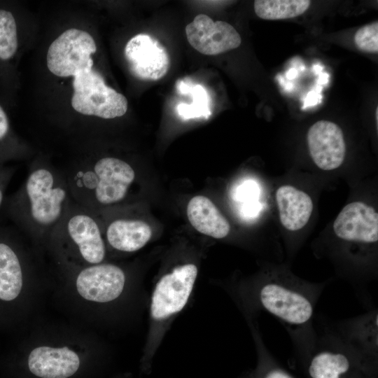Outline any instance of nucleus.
<instances>
[{"instance_id":"obj_1","label":"nucleus","mask_w":378,"mask_h":378,"mask_svg":"<svg viewBox=\"0 0 378 378\" xmlns=\"http://www.w3.org/2000/svg\"><path fill=\"white\" fill-rule=\"evenodd\" d=\"M38 14L28 64L20 76L30 116L68 148L96 143V123L124 116L126 97L107 84L87 3H59Z\"/></svg>"},{"instance_id":"obj_2","label":"nucleus","mask_w":378,"mask_h":378,"mask_svg":"<svg viewBox=\"0 0 378 378\" xmlns=\"http://www.w3.org/2000/svg\"><path fill=\"white\" fill-rule=\"evenodd\" d=\"M72 200L61 168L38 150L21 186L6 196L2 211L14 226L36 241H48Z\"/></svg>"},{"instance_id":"obj_3","label":"nucleus","mask_w":378,"mask_h":378,"mask_svg":"<svg viewBox=\"0 0 378 378\" xmlns=\"http://www.w3.org/2000/svg\"><path fill=\"white\" fill-rule=\"evenodd\" d=\"M325 285L267 275L246 290L253 310L265 312L279 320L293 347L309 356L316 338L315 309Z\"/></svg>"},{"instance_id":"obj_4","label":"nucleus","mask_w":378,"mask_h":378,"mask_svg":"<svg viewBox=\"0 0 378 378\" xmlns=\"http://www.w3.org/2000/svg\"><path fill=\"white\" fill-rule=\"evenodd\" d=\"M38 14L19 3L0 2V88L12 105L20 88V64L39 29Z\"/></svg>"},{"instance_id":"obj_5","label":"nucleus","mask_w":378,"mask_h":378,"mask_svg":"<svg viewBox=\"0 0 378 378\" xmlns=\"http://www.w3.org/2000/svg\"><path fill=\"white\" fill-rule=\"evenodd\" d=\"M103 235L96 213L72 199L48 241L62 248L63 252L77 254L80 260L92 265L102 262L105 258Z\"/></svg>"},{"instance_id":"obj_6","label":"nucleus","mask_w":378,"mask_h":378,"mask_svg":"<svg viewBox=\"0 0 378 378\" xmlns=\"http://www.w3.org/2000/svg\"><path fill=\"white\" fill-rule=\"evenodd\" d=\"M197 272L195 265L185 264L174 267L160 279L151 296L150 316L153 321H166L184 308L192 291Z\"/></svg>"},{"instance_id":"obj_7","label":"nucleus","mask_w":378,"mask_h":378,"mask_svg":"<svg viewBox=\"0 0 378 378\" xmlns=\"http://www.w3.org/2000/svg\"><path fill=\"white\" fill-rule=\"evenodd\" d=\"M123 55L130 74L141 80H159L167 74L170 66L166 48L146 34L130 38L124 47Z\"/></svg>"},{"instance_id":"obj_8","label":"nucleus","mask_w":378,"mask_h":378,"mask_svg":"<svg viewBox=\"0 0 378 378\" xmlns=\"http://www.w3.org/2000/svg\"><path fill=\"white\" fill-rule=\"evenodd\" d=\"M186 34L190 45L206 55H216L238 48L241 38L229 23L214 22L208 15H197L186 25Z\"/></svg>"},{"instance_id":"obj_9","label":"nucleus","mask_w":378,"mask_h":378,"mask_svg":"<svg viewBox=\"0 0 378 378\" xmlns=\"http://www.w3.org/2000/svg\"><path fill=\"white\" fill-rule=\"evenodd\" d=\"M337 335L362 359H374L378 351V309L367 308L358 316L328 322Z\"/></svg>"},{"instance_id":"obj_10","label":"nucleus","mask_w":378,"mask_h":378,"mask_svg":"<svg viewBox=\"0 0 378 378\" xmlns=\"http://www.w3.org/2000/svg\"><path fill=\"white\" fill-rule=\"evenodd\" d=\"M125 279V274L120 267L101 262L80 270L76 286L80 295L85 300L107 302L120 296Z\"/></svg>"},{"instance_id":"obj_11","label":"nucleus","mask_w":378,"mask_h":378,"mask_svg":"<svg viewBox=\"0 0 378 378\" xmlns=\"http://www.w3.org/2000/svg\"><path fill=\"white\" fill-rule=\"evenodd\" d=\"M333 231L340 239L361 244H372L378 241V214L363 202L346 204L333 223Z\"/></svg>"},{"instance_id":"obj_12","label":"nucleus","mask_w":378,"mask_h":378,"mask_svg":"<svg viewBox=\"0 0 378 378\" xmlns=\"http://www.w3.org/2000/svg\"><path fill=\"white\" fill-rule=\"evenodd\" d=\"M310 156L316 165L325 171L342 165L346 155V144L341 128L328 120H319L307 132Z\"/></svg>"},{"instance_id":"obj_13","label":"nucleus","mask_w":378,"mask_h":378,"mask_svg":"<svg viewBox=\"0 0 378 378\" xmlns=\"http://www.w3.org/2000/svg\"><path fill=\"white\" fill-rule=\"evenodd\" d=\"M27 365L29 371L40 378H68L78 370L80 358L67 346H43L30 352Z\"/></svg>"},{"instance_id":"obj_14","label":"nucleus","mask_w":378,"mask_h":378,"mask_svg":"<svg viewBox=\"0 0 378 378\" xmlns=\"http://www.w3.org/2000/svg\"><path fill=\"white\" fill-rule=\"evenodd\" d=\"M99 219L107 243L115 250L134 252L143 248L151 238L150 227L141 220L122 216Z\"/></svg>"},{"instance_id":"obj_15","label":"nucleus","mask_w":378,"mask_h":378,"mask_svg":"<svg viewBox=\"0 0 378 378\" xmlns=\"http://www.w3.org/2000/svg\"><path fill=\"white\" fill-rule=\"evenodd\" d=\"M276 201L282 225L289 231H298L308 223L314 208L311 197L292 186H280Z\"/></svg>"},{"instance_id":"obj_16","label":"nucleus","mask_w":378,"mask_h":378,"mask_svg":"<svg viewBox=\"0 0 378 378\" xmlns=\"http://www.w3.org/2000/svg\"><path fill=\"white\" fill-rule=\"evenodd\" d=\"M187 216L192 226L203 234L223 239L230 231L227 220L211 200L205 196L197 195L189 201Z\"/></svg>"},{"instance_id":"obj_17","label":"nucleus","mask_w":378,"mask_h":378,"mask_svg":"<svg viewBox=\"0 0 378 378\" xmlns=\"http://www.w3.org/2000/svg\"><path fill=\"white\" fill-rule=\"evenodd\" d=\"M37 152L31 143L15 131L0 102V165L13 161H30Z\"/></svg>"},{"instance_id":"obj_18","label":"nucleus","mask_w":378,"mask_h":378,"mask_svg":"<svg viewBox=\"0 0 378 378\" xmlns=\"http://www.w3.org/2000/svg\"><path fill=\"white\" fill-rule=\"evenodd\" d=\"M310 4L307 0H256L253 7L260 18L276 20L299 16L309 8Z\"/></svg>"},{"instance_id":"obj_19","label":"nucleus","mask_w":378,"mask_h":378,"mask_svg":"<svg viewBox=\"0 0 378 378\" xmlns=\"http://www.w3.org/2000/svg\"><path fill=\"white\" fill-rule=\"evenodd\" d=\"M354 41L358 49L366 52H378V22L361 27L354 34Z\"/></svg>"},{"instance_id":"obj_20","label":"nucleus","mask_w":378,"mask_h":378,"mask_svg":"<svg viewBox=\"0 0 378 378\" xmlns=\"http://www.w3.org/2000/svg\"><path fill=\"white\" fill-rule=\"evenodd\" d=\"M16 168L7 164L0 165V211H2L6 198V191L15 173Z\"/></svg>"},{"instance_id":"obj_21","label":"nucleus","mask_w":378,"mask_h":378,"mask_svg":"<svg viewBox=\"0 0 378 378\" xmlns=\"http://www.w3.org/2000/svg\"><path fill=\"white\" fill-rule=\"evenodd\" d=\"M263 378H293L290 374L280 368H268Z\"/></svg>"}]
</instances>
